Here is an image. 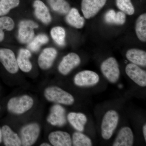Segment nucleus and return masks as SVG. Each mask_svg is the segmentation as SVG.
I'll list each match as a JSON object with an SVG mask.
<instances>
[{
	"label": "nucleus",
	"mask_w": 146,
	"mask_h": 146,
	"mask_svg": "<svg viewBox=\"0 0 146 146\" xmlns=\"http://www.w3.org/2000/svg\"><path fill=\"white\" fill-rule=\"evenodd\" d=\"M72 139V143L74 146H92L91 139L80 132H76L73 133Z\"/></svg>",
	"instance_id": "27"
},
{
	"label": "nucleus",
	"mask_w": 146,
	"mask_h": 146,
	"mask_svg": "<svg viewBox=\"0 0 146 146\" xmlns=\"http://www.w3.org/2000/svg\"><path fill=\"white\" fill-rule=\"evenodd\" d=\"M80 62V57L78 55L75 53H70L63 58L58 65V71L62 74L66 75L77 67Z\"/></svg>",
	"instance_id": "10"
},
{
	"label": "nucleus",
	"mask_w": 146,
	"mask_h": 146,
	"mask_svg": "<svg viewBox=\"0 0 146 146\" xmlns=\"http://www.w3.org/2000/svg\"><path fill=\"white\" fill-rule=\"evenodd\" d=\"M38 24L31 20H24L19 24L18 39L22 44H27L32 40L34 36V29L38 28Z\"/></svg>",
	"instance_id": "6"
},
{
	"label": "nucleus",
	"mask_w": 146,
	"mask_h": 146,
	"mask_svg": "<svg viewBox=\"0 0 146 146\" xmlns=\"http://www.w3.org/2000/svg\"><path fill=\"white\" fill-rule=\"evenodd\" d=\"M51 8L61 14H67L70 10V4L65 0H47Z\"/></svg>",
	"instance_id": "23"
},
{
	"label": "nucleus",
	"mask_w": 146,
	"mask_h": 146,
	"mask_svg": "<svg viewBox=\"0 0 146 146\" xmlns=\"http://www.w3.org/2000/svg\"><path fill=\"white\" fill-rule=\"evenodd\" d=\"M100 81L96 73L90 70L81 71L75 76L74 82L79 86H89L96 85Z\"/></svg>",
	"instance_id": "8"
},
{
	"label": "nucleus",
	"mask_w": 146,
	"mask_h": 146,
	"mask_svg": "<svg viewBox=\"0 0 146 146\" xmlns=\"http://www.w3.org/2000/svg\"><path fill=\"white\" fill-rule=\"evenodd\" d=\"M66 22L71 26L77 29L83 27L85 20L80 16L76 9L73 8L69 11L66 17Z\"/></svg>",
	"instance_id": "21"
},
{
	"label": "nucleus",
	"mask_w": 146,
	"mask_h": 146,
	"mask_svg": "<svg viewBox=\"0 0 146 146\" xmlns=\"http://www.w3.org/2000/svg\"><path fill=\"white\" fill-rule=\"evenodd\" d=\"M15 24L13 19L8 16L0 18V42L4 39V30L11 31L14 28Z\"/></svg>",
	"instance_id": "24"
},
{
	"label": "nucleus",
	"mask_w": 146,
	"mask_h": 146,
	"mask_svg": "<svg viewBox=\"0 0 146 146\" xmlns=\"http://www.w3.org/2000/svg\"><path fill=\"white\" fill-rule=\"evenodd\" d=\"M68 119L72 126L79 131H83L87 122L86 115L80 112H70L68 115Z\"/></svg>",
	"instance_id": "20"
},
{
	"label": "nucleus",
	"mask_w": 146,
	"mask_h": 146,
	"mask_svg": "<svg viewBox=\"0 0 146 146\" xmlns=\"http://www.w3.org/2000/svg\"><path fill=\"white\" fill-rule=\"evenodd\" d=\"M2 142V133L1 129L0 127V144Z\"/></svg>",
	"instance_id": "33"
},
{
	"label": "nucleus",
	"mask_w": 146,
	"mask_h": 146,
	"mask_svg": "<svg viewBox=\"0 0 146 146\" xmlns=\"http://www.w3.org/2000/svg\"><path fill=\"white\" fill-rule=\"evenodd\" d=\"M143 133L145 141H146V125H144L143 127Z\"/></svg>",
	"instance_id": "32"
},
{
	"label": "nucleus",
	"mask_w": 146,
	"mask_h": 146,
	"mask_svg": "<svg viewBox=\"0 0 146 146\" xmlns=\"http://www.w3.org/2000/svg\"><path fill=\"white\" fill-rule=\"evenodd\" d=\"M44 95L47 100L56 103L69 106L74 102V98L71 94L56 86L45 89Z\"/></svg>",
	"instance_id": "1"
},
{
	"label": "nucleus",
	"mask_w": 146,
	"mask_h": 146,
	"mask_svg": "<svg viewBox=\"0 0 146 146\" xmlns=\"http://www.w3.org/2000/svg\"><path fill=\"white\" fill-rule=\"evenodd\" d=\"M48 139L51 144L54 146H71L72 145L70 135L65 131H53L49 135Z\"/></svg>",
	"instance_id": "15"
},
{
	"label": "nucleus",
	"mask_w": 146,
	"mask_h": 146,
	"mask_svg": "<svg viewBox=\"0 0 146 146\" xmlns=\"http://www.w3.org/2000/svg\"><path fill=\"white\" fill-rule=\"evenodd\" d=\"M49 41V38L46 35L40 34L35 37L28 45L29 50L32 52L37 51L42 45L47 44Z\"/></svg>",
	"instance_id": "26"
},
{
	"label": "nucleus",
	"mask_w": 146,
	"mask_h": 146,
	"mask_svg": "<svg viewBox=\"0 0 146 146\" xmlns=\"http://www.w3.org/2000/svg\"><path fill=\"white\" fill-rule=\"evenodd\" d=\"M106 1V0H82L81 9L84 17L89 19L96 16Z\"/></svg>",
	"instance_id": "9"
},
{
	"label": "nucleus",
	"mask_w": 146,
	"mask_h": 146,
	"mask_svg": "<svg viewBox=\"0 0 146 146\" xmlns=\"http://www.w3.org/2000/svg\"><path fill=\"white\" fill-rule=\"evenodd\" d=\"M126 56L128 60L132 63L145 67L146 53L145 51L137 49H131L127 51Z\"/></svg>",
	"instance_id": "19"
},
{
	"label": "nucleus",
	"mask_w": 146,
	"mask_h": 146,
	"mask_svg": "<svg viewBox=\"0 0 146 146\" xmlns=\"http://www.w3.org/2000/svg\"><path fill=\"white\" fill-rule=\"evenodd\" d=\"M136 32L138 39L143 42L146 41V14L139 16L136 22Z\"/></svg>",
	"instance_id": "22"
},
{
	"label": "nucleus",
	"mask_w": 146,
	"mask_h": 146,
	"mask_svg": "<svg viewBox=\"0 0 146 146\" xmlns=\"http://www.w3.org/2000/svg\"><path fill=\"white\" fill-rule=\"evenodd\" d=\"M0 110H1V106H0Z\"/></svg>",
	"instance_id": "35"
},
{
	"label": "nucleus",
	"mask_w": 146,
	"mask_h": 146,
	"mask_svg": "<svg viewBox=\"0 0 146 146\" xmlns=\"http://www.w3.org/2000/svg\"><path fill=\"white\" fill-rule=\"evenodd\" d=\"M0 62L6 70L11 74H16L19 70L15 55L9 49H0Z\"/></svg>",
	"instance_id": "7"
},
{
	"label": "nucleus",
	"mask_w": 146,
	"mask_h": 146,
	"mask_svg": "<svg viewBox=\"0 0 146 146\" xmlns=\"http://www.w3.org/2000/svg\"><path fill=\"white\" fill-rule=\"evenodd\" d=\"M125 72L128 76L139 86H146V72L138 65L129 63L125 68Z\"/></svg>",
	"instance_id": "11"
},
{
	"label": "nucleus",
	"mask_w": 146,
	"mask_h": 146,
	"mask_svg": "<svg viewBox=\"0 0 146 146\" xmlns=\"http://www.w3.org/2000/svg\"><path fill=\"white\" fill-rule=\"evenodd\" d=\"M57 55V51L53 48H47L43 50L38 58L39 67L42 70L49 69L52 66Z\"/></svg>",
	"instance_id": "13"
},
{
	"label": "nucleus",
	"mask_w": 146,
	"mask_h": 146,
	"mask_svg": "<svg viewBox=\"0 0 146 146\" xmlns=\"http://www.w3.org/2000/svg\"><path fill=\"white\" fill-rule=\"evenodd\" d=\"M101 70L103 74L111 83H116L119 78V64L114 58H108L105 60L102 63Z\"/></svg>",
	"instance_id": "5"
},
{
	"label": "nucleus",
	"mask_w": 146,
	"mask_h": 146,
	"mask_svg": "<svg viewBox=\"0 0 146 146\" xmlns=\"http://www.w3.org/2000/svg\"><path fill=\"white\" fill-rule=\"evenodd\" d=\"M134 143V136L130 128L124 127L120 129L113 143V146H131Z\"/></svg>",
	"instance_id": "14"
},
{
	"label": "nucleus",
	"mask_w": 146,
	"mask_h": 146,
	"mask_svg": "<svg viewBox=\"0 0 146 146\" xmlns=\"http://www.w3.org/2000/svg\"><path fill=\"white\" fill-rule=\"evenodd\" d=\"M34 101L28 95L11 98L7 104V109L11 113L21 115L29 110L33 106Z\"/></svg>",
	"instance_id": "2"
},
{
	"label": "nucleus",
	"mask_w": 146,
	"mask_h": 146,
	"mask_svg": "<svg viewBox=\"0 0 146 146\" xmlns=\"http://www.w3.org/2000/svg\"><path fill=\"white\" fill-rule=\"evenodd\" d=\"M116 4L119 9L129 15H133L134 8L131 0H116Z\"/></svg>",
	"instance_id": "29"
},
{
	"label": "nucleus",
	"mask_w": 146,
	"mask_h": 146,
	"mask_svg": "<svg viewBox=\"0 0 146 146\" xmlns=\"http://www.w3.org/2000/svg\"><path fill=\"white\" fill-rule=\"evenodd\" d=\"M116 12L113 9L108 11L104 16L106 22L110 24H114Z\"/></svg>",
	"instance_id": "30"
},
{
	"label": "nucleus",
	"mask_w": 146,
	"mask_h": 146,
	"mask_svg": "<svg viewBox=\"0 0 146 146\" xmlns=\"http://www.w3.org/2000/svg\"><path fill=\"white\" fill-rule=\"evenodd\" d=\"M50 35L53 39L58 46H65L66 33L65 29L60 27L53 28L50 31Z\"/></svg>",
	"instance_id": "25"
},
{
	"label": "nucleus",
	"mask_w": 146,
	"mask_h": 146,
	"mask_svg": "<svg viewBox=\"0 0 146 146\" xmlns=\"http://www.w3.org/2000/svg\"><path fill=\"white\" fill-rule=\"evenodd\" d=\"M2 140L6 146L22 145L21 138L7 125L3 126L1 128Z\"/></svg>",
	"instance_id": "16"
},
{
	"label": "nucleus",
	"mask_w": 146,
	"mask_h": 146,
	"mask_svg": "<svg viewBox=\"0 0 146 146\" xmlns=\"http://www.w3.org/2000/svg\"><path fill=\"white\" fill-rule=\"evenodd\" d=\"M40 131V127L37 123H31L23 127L21 131L22 145L30 146L33 145L38 139Z\"/></svg>",
	"instance_id": "4"
},
{
	"label": "nucleus",
	"mask_w": 146,
	"mask_h": 146,
	"mask_svg": "<svg viewBox=\"0 0 146 146\" xmlns=\"http://www.w3.org/2000/svg\"><path fill=\"white\" fill-rule=\"evenodd\" d=\"M34 13L36 18L45 25L51 22L52 17L48 8L40 0H35L33 3Z\"/></svg>",
	"instance_id": "17"
},
{
	"label": "nucleus",
	"mask_w": 146,
	"mask_h": 146,
	"mask_svg": "<svg viewBox=\"0 0 146 146\" xmlns=\"http://www.w3.org/2000/svg\"><path fill=\"white\" fill-rule=\"evenodd\" d=\"M20 0H0V16L6 15L12 9L19 5Z\"/></svg>",
	"instance_id": "28"
},
{
	"label": "nucleus",
	"mask_w": 146,
	"mask_h": 146,
	"mask_svg": "<svg viewBox=\"0 0 146 146\" xmlns=\"http://www.w3.org/2000/svg\"><path fill=\"white\" fill-rule=\"evenodd\" d=\"M31 54L29 50L21 48L19 50L17 61L18 67L25 72H29L32 68V65L29 58Z\"/></svg>",
	"instance_id": "18"
},
{
	"label": "nucleus",
	"mask_w": 146,
	"mask_h": 146,
	"mask_svg": "<svg viewBox=\"0 0 146 146\" xmlns=\"http://www.w3.org/2000/svg\"><path fill=\"white\" fill-rule=\"evenodd\" d=\"M66 111L65 108L60 105H54L51 108L47 121L52 125L63 126L66 123Z\"/></svg>",
	"instance_id": "12"
},
{
	"label": "nucleus",
	"mask_w": 146,
	"mask_h": 146,
	"mask_svg": "<svg viewBox=\"0 0 146 146\" xmlns=\"http://www.w3.org/2000/svg\"><path fill=\"white\" fill-rule=\"evenodd\" d=\"M126 16L125 13L122 11H119L116 13L115 25H122L125 23Z\"/></svg>",
	"instance_id": "31"
},
{
	"label": "nucleus",
	"mask_w": 146,
	"mask_h": 146,
	"mask_svg": "<svg viewBox=\"0 0 146 146\" xmlns=\"http://www.w3.org/2000/svg\"><path fill=\"white\" fill-rule=\"evenodd\" d=\"M41 146H50V144L47 143H42L40 145Z\"/></svg>",
	"instance_id": "34"
},
{
	"label": "nucleus",
	"mask_w": 146,
	"mask_h": 146,
	"mask_svg": "<svg viewBox=\"0 0 146 146\" xmlns=\"http://www.w3.org/2000/svg\"><path fill=\"white\" fill-rule=\"evenodd\" d=\"M119 121V114L114 110H110L105 114L101 124V133L105 140L111 138L117 126Z\"/></svg>",
	"instance_id": "3"
}]
</instances>
